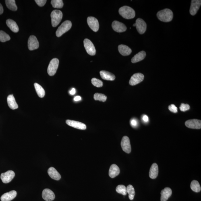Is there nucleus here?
<instances>
[{
  "label": "nucleus",
  "instance_id": "1",
  "mask_svg": "<svg viewBox=\"0 0 201 201\" xmlns=\"http://www.w3.org/2000/svg\"><path fill=\"white\" fill-rule=\"evenodd\" d=\"M157 17L162 22H169L173 20V13L170 9H165L158 12L157 13Z\"/></svg>",
  "mask_w": 201,
  "mask_h": 201
},
{
  "label": "nucleus",
  "instance_id": "2",
  "mask_svg": "<svg viewBox=\"0 0 201 201\" xmlns=\"http://www.w3.org/2000/svg\"><path fill=\"white\" fill-rule=\"evenodd\" d=\"M119 12V14L125 19H133L135 16V12L134 9L127 6L120 7Z\"/></svg>",
  "mask_w": 201,
  "mask_h": 201
},
{
  "label": "nucleus",
  "instance_id": "3",
  "mask_svg": "<svg viewBox=\"0 0 201 201\" xmlns=\"http://www.w3.org/2000/svg\"><path fill=\"white\" fill-rule=\"evenodd\" d=\"M63 13L61 11L58 10H55L51 13L52 26L54 27L58 25L62 18Z\"/></svg>",
  "mask_w": 201,
  "mask_h": 201
},
{
  "label": "nucleus",
  "instance_id": "4",
  "mask_svg": "<svg viewBox=\"0 0 201 201\" xmlns=\"http://www.w3.org/2000/svg\"><path fill=\"white\" fill-rule=\"evenodd\" d=\"M71 26H72V24L71 21L68 20L65 21L57 29L56 32V35L57 37H60L65 32L70 30Z\"/></svg>",
  "mask_w": 201,
  "mask_h": 201
},
{
  "label": "nucleus",
  "instance_id": "5",
  "mask_svg": "<svg viewBox=\"0 0 201 201\" xmlns=\"http://www.w3.org/2000/svg\"><path fill=\"white\" fill-rule=\"evenodd\" d=\"M59 65V60L57 58H54L50 61L47 68V72L50 76H53L56 72Z\"/></svg>",
  "mask_w": 201,
  "mask_h": 201
},
{
  "label": "nucleus",
  "instance_id": "6",
  "mask_svg": "<svg viewBox=\"0 0 201 201\" xmlns=\"http://www.w3.org/2000/svg\"><path fill=\"white\" fill-rule=\"evenodd\" d=\"M84 46L87 53L91 56H94L96 54L95 47L90 40L85 39L84 41Z\"/></svg>",
  "mask_w": 201,
  "mask_h": 201
},
{
  "label": "nucleus",
  "instance_id": "7",
  "mask_svg": "<svg viewBox=\"0 0 201 201\" xmlns=\"http://www.w3.org/2000/svg\"><path fill=\"white\" fill-rule=\"evenodd\" d=\"M144 78V75L142 73H135L133 75L129 81V84L131 86H134L142 82Z\"/></svg>",
  "mask_w": 201,
  "mask_h": 201
},
{
  "label": "nucleus",
  "instance_id": "8",
  "mask_svg": "<svg viewBox=\"0 0 201 201\" xmlns=\"http://www.w3.org/2000/svg\"><path fill=\"white\" fill-rule=\"evenodd\" d=\"M135 24V27L139 33L144 34L146 30L147 25L145 21L141 18L137 19Z\"/></svg>",
  "mask_w": 201,
  "mask_h": 201
},
{
  "label": "nucleus",
  "instance_id": "9",
  "mask_svg": "<svg viewBox=\"0 0 201 201\" xmlns=\"http://www.w3.org/2000/svg\"><path fill=\"white\" fill-rule=\"evenodd\" d=\"M121 145L123 150L127 154L131 152V146L130 140L128 137L124 136L121 141Z\"/></svg>",
  "mask_w": 201,
  "mask_h": 201
},
{
  "label": "nucleus",
  "instance_id": "10",
  "mask_svg": "<svg viewBox=\"0 0 201 201\" xmlns=\"http://www.w3.org/2000/svg\"><path fill=\"white\" fill-rule=\"evenodd\" d=\"M15 174L12 171L9 170L2 173L1 179L3 183L6 184L10 183L15 177Z\"/></svg>",
  "mask_w": 201,
  "mask_h": 201
},
{
  "label": "nucleus",
  "instance_id": "11",
  "mask_svg": "<svg viewBox=\"0 0 201 201\" xmlns=\"http://www.w3.org/2000/svg\"><path fill=\"white\" fill-rule=\"evenodd\" d=\"M87 23L91 29L94 32H97L99 28V24L97 19L92 17H88Z\"/></svg>",
  "mask_w": 201,
  "mask_h": 201
},
{
  "label": "nucleus",
  "instance_id": "12",
  "mask_svg": "<svg viewBox=\"0 0 201 201\" xmlns=\"http://www.w3.org/2000/svg\"><path fill=\"white\" fill-rule=\"evenodd\" d=\"M28 49L30 50L37 49L39 47V44L37 38L34 36H31L28 40Z\"/></svg>",
  "mask_w": 201,
  "mask_h": 201
},
{
  "label": "nucleus",
  "instance_id": "13",
  "mask_svg": "<svg viewBox=\"0 0 201 201\" xmlns=\"http://www.w3.org/2000/svg\"><path fill=\"white\" fill-rule=\"evenodd\" d=\"M185 125L189 128L199 129L201 128V121L197 119L190 120L185 122Z\"/></svg>",
  "mask_w": 201,
  "mask_h": 201
},
{
  "label": "nucleus",
  "instance_id": "14",
  "mask_svg": "<svg viewBox=\"0 0 201 201\" xmlns=\"http://www.w3.org/2000/svg\"><path fill=\"white\" fill-rule=\"evenodd\" d=\"M112 27L114 31L118 32H124L127 30L126 27L124 24L117 21H113Z\"/></svg>",
  "mask_w": 201,
  "mask_h": 201
},
{
  "label": "nucleus",
  "instance_id": "15",
  "mask_svg": "<svg viewBox=\"0 0 201 201\" xmlns=\"http://www.w3.org/2000/svg\"><path fill=\"white\" fill-rule=\"evenodd\" d=\"M201 5L200 0H192L191 2L190 12L191 15L194 16L198 12Z\"/></svg>",
  "mask_w": 201,
  "mask_h": 201
},
{
  "label": "nucleus",
  "instance_id": "16",
  "mask_svg": "<svg viewBox=\"0 0 201 201\" xmlns=\"http://www.w3.org/2000/svg\"><path fill=\"white\" fill-rule=\"evenodd\" d=\"M66 123L69 126L80 130H84L86 129V125L80 122L67 120H66Z\"/></svg>",
  "mask_w": 201,
  "mask_h": 201
},
{
  "label": "nucleus",
  "instance_id": "17",
  "mask_svg": "<svg viewBox=\"0 0 201 201\" xmlns=\"http://www.w3.org/2000/svg\"><path fill=\"white\" fill-rule=\"evenodd\" d=\"M42 198L46 201H51L54 200L55 196V194L49 189H44L42 192Z\"/></svg>",
  "mask_w": 201,
  "mask_h": 201
},
{
  "label": "nucleus",
  "instance_id": "18",
  "mask_svg": "<svg viewBox=\"0 0 201 201\" xmlns=\"http://www.w3.org/2000/svg\"><path fill=\"white\" fill-rule=\"evenodd\" d=\"M17 195L16 191L12 190L2 195L1 199L2 201H10L16 197Z\"/></svg>",
  "mask_w": 201,
  "mask_h": 201
},
{
  "label": "nucleus",
  "instance_id": "19",
  "mask_svg": "<svg viewBox=\"0 0 201 201\" xmlns=\"http://www.w3.org/2000/svg\"><path fill=\"white\" fill-rule=\"evenodd\" d=\"M48 174L51 179L56 180H59L61 177L58 172L54 167H51L48 170Z\"/></svg>",
  "mask_w": 201,
  "mask_h": 201
},
{
  "label": "nucleus",
  "instance_id": "20",
  "mask_svg": "<svg viewBox=\"0 0 201 201\" xmlns=\"http://www.w3.org/2000/svg\"><path fill=\"white\" fill-rule=\"evenodd\" d=\"M120 170L118 166L113 164L111 166L109 171V176L111 178H114L119 174Z\"/></svg>",
  "mask_w": 201,
  "mask_h": 201
},
{
  "label": "nucleus",
  "instance_id": "21",
  "mask_svg": "<svg viewBox=\"0 0 201 201\" xmlns=\"http://www.w3.org/2000/svg\"><path fill=\"white\" fill-rule=\"evenodd\" d=\"M172 194L171 189L169 187H166L162 190L161 193V201H167L170 198Z\"/></svg>",
  "mask_w": 201,
  "mask_h": 201
},
{
  "label": "nucleus",
  "instance_id": "22",
  "mask_svg": "<svg viewBox=\"0 0 201 201\" xmlns=\"http://www.w3.org/2000/svg\"><path fill=\"white\" fill-rule=\"evenodd\" d=\"M100 75L101 78L104 80L113 81L115 78V75L113 73L105 71H100Z\"/></svg>",
  "mask_w": 201,
  "mask_h": 201
},
{
  "label": "nucleus",
  "instance_id": "23",
  "mask_svg": "<svg viewBox=\"0 0 201 201\" xmlns=\"http://www.w3.org/2000/svg\"><path fill=\"white\" fill-rule=\"evenodd\" d=\"M118 50L119 53L123 56H129L132 52L130 47L123 44H121L118 46Z\"/></svg>",
  "mask_w": 201,
  "mask_h": 201
},
{
  "label": "nucleus",
  "instance_id": "24",
  "mask_svg": "<svg viewBox=\"0 0 201 201\" xmlns=\"http://www.w3.org/2000/svg\"><path fill=\"white\" fill-rule=\"evenodd\" d=\"M7 104L9 108L12 110L18 109V106L12 95H10L7 97Z\"/></svg>",
  "mask_w": 201,
  "mask_h": 201
},
{
  "label": "nucleus",
  "instance_id": "25",
  "mask_svg": "<svg viewBox=\"0 0 201 201\" xmlns=\"http://www.w3.org/2000/svg\"><path fill=\"white\" fill-rule=\"evenodd\" d=\"M158 174V167L156 163L152 164L150 169L149 175L150 178L155 179L157 177Z\"/></svg>",
  "mask_w": 201,
  "mask_h": 201
},
{
  "label": "nucleus",
  "instance_id": "26",
  "mask_svg": "<svg viewBox=\"0 0 201 201\" xmlns=\"http://www.w3.org/2000/svg\"><path fill=\"white\" fill-rule=\"evenodd\" d=\"M146 56V52L144 51H141L136 54L132 59H131V62L132 63H136L138 62L143 60L145 57Z\"/></svg>",
  "mask_w": 201,
  "mask_h": 201
},
{
  "label": "nucleus",
  "instance_id": "27",
  "mask_svg": "<svg viewBox=\"0 0 201 201\" xmlns=\"http://www.w3.org/2000/svg\"><path fill=\"white\" fill-rule=\"evenodd\" d=\"M6 24L7 26L12 32H18L19 30L18 27L15 21L11 19H8L6 21Z\"/></svg>",
  "mask_w": 201,
  "mask_h": 201
},
{
  "label": "nucleus",
  "instance_id": "28",
  "mask_svg": "<svg viewBox=\"0 0 201 201\" xmlns=\"http://www.w3.org/2000/svg\"><path fill=\"white\" fill-rule=\"evenodd\" d=\"M35 88L37 93L40 98H43L45 96V92L43 88L37 83H35L34 84Z\"/></svg>",
  "mask_w": 201,
  "mask_h": 201
},
{
  "label": "nucleus",
  "instance_id": "29",
  "mask_svg": "<svg viewBox=\"0 0 201 201\" xmlns=\"http://www.w3.org/2000/svg\"><path fill=\"white\" fill-rule=\"evenodd\" d=\"M5 2L6 5L8 9L13 11H16L17 10V7L15 0H6Z\"/></svg>",
  "mask_w": 201,
  "mask_h": 201
},
{
  "label": "nucleus",
  "instance_id": "30",
  "mask_svg": "<svg viewBox=\"0 0 201 201\" xmlns=\"http://www.w3.org/2000/svg\"><path fill=\"white\" fill-rule=\"evenodd\" d=\"M190 187L191 190L194 192L198 193L200 191V185L198 181L193 180L191 183Z\"/></svg>",
  "mask_w": 201,
  "mask_h": 201
},
{
  "label": "nucleus",
  "instance_id": "31",
  "mask_svg": "<svg viewBox=\"0 0 201 201\" xmlns=\"http://www.w3.org/2000/svg\"><path fill=\"white\" fill-rule=\"evenodd\" d=\"M127 192L128 193L129 197L130 200H133L134 198L135 192L134 187L132 185H129L126 187Z\"/></svg>",
  "mask_w": 201,
  "mask_h": 201
},
{
  "label": "nucleus",
  "instance_id": "32",
  "mask_svg": "<svg viewBox=\"0 0 201 201\" xmlns=\"http://www.w3.org/2000/svg\"><path fill=\"white\" fill-rule=\"evenodd\" d=\"M52 6L54 8H61L63 6V3L62 0H52L51 2Z\"/></svg>",
  "mask_w": 201,
  "mask_h": 201
},
{
  "label": "nucleus",
  "instance_id": "33",
  "mask_svg": "<svg viewBox=\"0 0 201 201\" xmlns=\"http://www.w3.org/2000/svg\"><path fill=\"white\" fill-rule=\"evenodd\" d=\"M11 39L10 37L5 32L0 31V42H5Z\"/></svg>",
  "mask_w": 201,
  "mask_h": 201
},
{
  "label": "nucleus",
  "instance_id": "34",
  "mask_svg": "<svg viewBox=\"0 0 201 201\" xmlns=\"http://www.w3.org/2000/svg\"><path fill=\"white\" fill-rule=\"evenodd\" d=\"M116 191L117 192L125 196L127 194L126 187L123 185H118L116 188Z\"/></svg>",
  "mask_w": 201,
  "mask_h": 201
},
{
  "label": "nucleus",
  "instance_id": "35",
  "mask_svg": "<svg viewBox=\"0 0 201 201\" xmlns=\"http://www.w3.org/2000/svg\"><path fill=\"white\" fill-rule=\"evenodd\" d=\"M94 99L96 100H99L100 101L105 102L107 100V96L103 94L96 93L94 95Z\"/></svg>",
  "mask_w": 201,
  "mask_h": 201
},
{
  "label": "nucleus",
  "instance_id": "36",
  "mask_svg": "<svg viewBox=\"0 0 201 201\" xmlns=\"http://www.w3.org/2000/svg\"><path fill=\"white\" fill-rule=\"evenodd\" d=\"M92 84L96 87H101L103 86V82L101 81L96 78H92L91 80Z\"/></svg>",
  "mask_w": 201,
  "mask_h": 201
},
{
  "label": "nucleus",
  "instance_id": "37",
  "mask_svg": "<svg viewBox=\"0 0 201 201\" xmlns=\"http://www.w3.org/2000/svg\"><path fill=\"white\" fill-rule=\"evenodd\" d=\"M179 109L181 111H186L190 109V106L188 104L182 103L179 107Z\"/></svg>",
  "mask_w": 201,
  "mask_h": 201
},
{
  "label": "nucleus",
  "instance_id": "38",
  "mask_svg": "<svg viewBox=\"0 0 201 201\" xmlns=\"http://www.w3.org/2000/svg\"><path fill=\"white\" fill-rule=\"evenodd\" d=\"M169 109L170 111L173 112V113H177V108L176 107V106L175 105H174V104H171L170 105H169Z\"/></svg>",
  "mask_w": 201,
  "mask_h": 201
},
{
  "label": "nucleus",
  "instance_id": "39",
  "mask_svg": "<svg viewBox=\"0 0 201 201\" xmlns=\"http://www.w3.org/2000/svg\"><path fill=\"white\" fill-rule=\"evenodd\" d=\"M37 4L39 6L42 7L44 6L45 5L47 1L46 0H35V1Z\"/></svg>",
  "mask_w": 201,
  "mask_h": 201
},
{
  "label": "nucleus",
  "instance_id": "40",
  "mask_svg": "<svg viewBox=\"0 0 201 201\" xmlns=\"http://www.w3.org/2000/svg\"><path fill=\"white\" fill-rule=\"evenodd\" d=\"M130 125L133 127H136L138 125V121L136 119H133L131 120Z\"/></svg>",
  "mask_w": 201,
  "mask_h": 201
},
{
  "label": "nucleus",
  "instance_id": "41",
  "mask_svg": "<svg viewBox=\"0 0 201 201\" xmlns=\"http://www.w3.org/2000/svg\"><path fill=\"white\" fill-rule=\"evenodd\" d=\"M142 120L144 122L147 123L149 121V118L147 115H143L142 118Z\"/></svg>",
  "mask_w": 201,
  "mask_h": 201
},
{
  "label": "nucleus",
  "instance_id": "42",
  "mask_svg": "<svg viewBox=\"0 0 201 201\" xmlns=\"http://www.w3.org/2000/svg\"><path fill=\"white\" fill-rule=\"evenodd\" d=\"M81 100V98L80 96H75V97L74 98V100L75 101H79V100Z\"/></svg>",
  "mask_w": 201,
  "mask_h": 201
},
{
  "label": "nucleus",
  "instance_id": "43",
  "mask_svg": "<svg viewBox=\"0 0 201 201\" xmlns=\"http://www.w3.org/2000/svg\"><path fill=\"white\" fill-rule=\"evenodd\" d=\"M75 93H76V90H75L74 88H73L70 91V94L71 95H73Z\"/></svg>",
  "mask_w": 201,
  "mask_h": 201
},
{
  "label": "nucleus",
  "instance_id": "44",
  "mask_svg": "<svg viewBox=\"0 0 201 201\" xmlns=\"http://www.w3.org/2000/svg\"><path fill=\"white\" fill-rule=\"evenodd\" d=\"M3 12V9L2 6L0 3V15L2 14Z\"/></svg>",
  "mask_w": 201,
  "mask_h": 201
},
{
  "label": "nucleus",
  "instance_id": "45",
  "mask_svg": "<svg viewBox=\"0 0 201 201\" xmlns=\"http://www.w3.org/2000/svg\"><path fill=\"white\" fill-rule=\"evenodd\" d=\"M133 27H135V24H134L133 25Z\"/></svg>",
  "mask_w": 201,
  "mask_h": 201
}]
</instances>
